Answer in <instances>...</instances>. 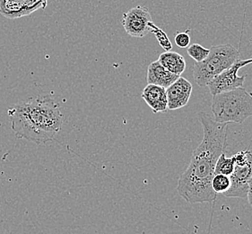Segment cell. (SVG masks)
<instances>
[{
    "label": "cell",
    "mask_w": 252,
    "mask_h": 234,
    "mask_svg": "<svg viewBox=\"0 0 252 234\" xmlns=\"http://www.w3.org/2000/svg\"><path fill=\"white\" fill-rule=\"evenodd\" d=\"M122 25L128 36L135 38H143L152 33L155 24L146 6L137 5L123 14Z\"/></svg>",
    "instance_id": "obj_6"
},
{
    "label": "cell",
    "mask_w": 252,
    "mask_h": 234,
    "mask_svg": "<svg viewBox=\"0 0 252 234\" xmlns=\"http://www.w3.org/2000/svg\"><path fill=\"white\" fill-rule=\"evenodd\" d=\"M209 50L208 56L193 66L194 79L199 87H207L209 82L239 59V51L231 44L212 46Z\"/></svg>",
    "instance_id": "obj_4"
},
{
    "label": "cell",
    "mask_w": 252,
    "mask_h": 234,
    "mask_svg": "<svg viewBox=\"0 0 252 234\" xmlns=\"http://www.w3.org/2000/svg\"><path fill=\"white\" fill-rule=\"evenodd\" d=\"M141 97L155 114L165 113L168 110L166 89L164 87L148 84L142 92Z\"/></svg>",
    "instance_id": "obj_9"
},
{
    "label": "cell",
    "mask_w": 252,
    "mask_h": 234,
    "mask_svg": "<svg viewBox=\"0 0 252 234\" xmlns=\"http://www.w3.org/2000/svg\"><path fill=\"white\" fill-rule=\"evenodd\" d=\"M214 120L219 123H242L252 117V97L243 87L213 96Z\"/></svg>",
    "instance_id": "obj_3"
},
{
    "label": "cell",
    "mask_w": 252,
    "mask_h": 234,
    "mask_svg": "<svg viewBox=\"0 0 252 234\" xmlns=\"http://www.w3.org/2000/svg\"><path fill=\"white\" fill-rule=\"evenodd\" d=\"M152 33H154V34L156 35V36H157V39H158V41L160 42V44H161V47H162L165 51H169L171 50V48H172V44H171V42L169 41V39H168V37H167L166 34H165L163 31L161 30L160 28H158V27L155 25L154 27H153Z\"/></svg>",
    "instance_id": "obj_15"
},
{
    "label": "cell",
    "mask_w": 252,
    "mask_h": 234,
    "mask_svg": "<svg viewBox=\"0 0 252 234\" xmlns=\"http://www.w3.org/2000/svg\"><path fill=\"white\" fill-rule=\"evenodd\" d=\"M251 63H252V58L245 61L238 59L232 67L222 72L209 82L207 87L209 88L211 95L215 96L222 92L231 91L239 87H243L245 77L239 76L238 72L242 67L247 66Z\"/></svg>",
    "instance_id": "obj_7"
},
{
    "label": "cell",
    "mask_w": 252,
    "mask_h": 234,
    "mask_svg": "<svg viewBox=\"0 0 252 234\" xmlns=\"http://www.w3.org/2000/svg\"><path fill=\"white\" fill-rule=\"evenodd\" d=\"M9 116L15 136L36 144L53 141L63 124L61 107L49 97H31L18 103Z\"/></svg>",
    "instance_id": "obj_2"
},
{
    "label": "cell",
    "mask_w": 252,
    "mask_h": 234,
    "mask_svg": "<svg viewBox=\"0 0 252 234\" xmlns=\"http://www.w3.org/2000/svg\"><path fill=\"white\" fill-rule=\"evenodd\" d=\"M179 78L180 76L173 74L164 67L161 66L158 61L152 62L147 69V83L164 87L165 89L176 81Z\"/></svg>",
    "instance_id": "obj_10"
},
{
    "label": "cell",
    "mask_w": 252,
    "mask_h": 234,
    "mask_svg": "<svg viewBox=\"0 0 252 234\" xmlns=\"http://www.w3.org/2000/svg\"><path fill=\"white\" fill-rule=\"evenodd\" d=\"M168 110H177L187 106L192 94V85L186 78L180 77L166 88Z\"/></svg>",
    "instance_id": "obj_8"
},
{
    "label": "cell",
    "mask_w": 252,
    "mask_h": 234,
    "mask_svg": "<svg viewBox=\"0 0 252 234\" xmlns=\"http://www.w3.org/2000/svg\"><path fill=\"white\" fill-rule=\"evenodd\" d=\"M248 202L252 207V177L249 182V190H248L247 195Z\"/></svg>",
    "instance_id": "obj_17"
},
{
    "label": "cell",
    "mask_w": 252,
    "mask_h": 234,
    "mask_svg": "<svg viewBox=\"0 0 252 234\" xmlns=\"http://www.w3.org/2000/svg\"><path fill=\"white\" fill-rule=\"evenodd\" d=\"M204 128L202 143L193 152L190 163L179 178L177 191L189 204L211 203L217 198L212 180L217 159L226 144L227 123L217 122L206 113L198 114Z\"/></svg>",
    "instance_id": "obj_1"
},
{
    "label": "cell",
    "mask_w": 252,
    "mask_h": 234,
    "mask_svg": "<svg viewBox=\"0 0 252 234\" xmlns=\"http://www.w3.org/2000/svg\"><path fill=\"white\" fill-rule=\"evenodd\" d=\"M175 43L179 48H187L190 43V37L186 32L178 33L175 36Z\"/></svg>",
    "instance_id": "obj_16"
},
{
    "label": "cell",
    "mask_w": 252,
    "mask_h": 234,
    "mask_svg": "<svg viewBox=\"0 0 252 234\" xmlns=\"http://www.w3.org/2000/svg\"><path fill=\"white\" fill-rule=\"evenodd\" d=\"M231 187L230 177L224 175H215L212 180V189L215 193L224 194Z\"/></svg>",
    "instance_id": "obj_13"
},
{
    "label": "cell",
    "mask_w": 252,
    "mask_h": 234,
    "mask_svg": "<svg viewBox=\"0 0 252 234\" xmlns=\"http://www.w3.org/2000/svg\"><path fill=\"white\" fill-rule=\"evenodd\" d=\"M235 166V159L232 156V158H226L225 154L222 153L219 158L217 159V165L215 168V175H224L230 177L233 172Z\"/></svg>",
    "instance_id": "obj_12"
},
{
    "label": "cell",
    "mask_w": 252,
    "mask_h": 234,
    "mask_svg": "<svg viewBox=\"0 0 252 234\" xmlns=\"http://www.w3.org/2000/svg\"><path fill=\"white\" fill-rule=\"evenodd\" d=\"M251 95H252V93H251Z\"/></svg>",
    "instance_id": "obj_18"
},
{
    "label": "cell",
    "mask_w": 252,
    "mask_h": 234,
    "mask_svg": "<svg viewBox=\"0 0 252 234\" xmlns=\"http://www.w3.org/2000/svg\"><path fill=\"white\" fill-rule=\"evenodd\" d=\"M235 166L230 176L231 187L223 194L226 197L247 198L249 182L252 177V150L236 153Z\"/></svg>",
    "instance_id": "obj_5"
},
{
    "label": "cell",
    "mask_w": 252,
    "mask_h": 234,
    "mask_svg": "<svg viewBox=\"0 0 252 234\" xmlns=\"http://www.w3.org/2000/svg\"><path fill=\"white\" fill-rule=\"evenodd\" d=\"M209 51L210 50L197 43H193L188 47V54L196 62L204 61L208 56Z\"/></svg>",
    "instance_id": "obj_14"
},
{
    "label": "cell",
    "mask_w": 252,
    "mask_h": 234,
    "mask_svg": "<svg viewBox=\"0 0 252 234\" xmlns=\"http://www.w3.org/2000/svg\"><path fill=\"white\" fill-rule=\"evenodd\" d=\"M157 61L160 62L161 66L178 76L181 77L186 70V61L184 57L176 51H165L161 53Z\"/></svg>",
    "instance_id": "obj_11"
}]
</instances>
